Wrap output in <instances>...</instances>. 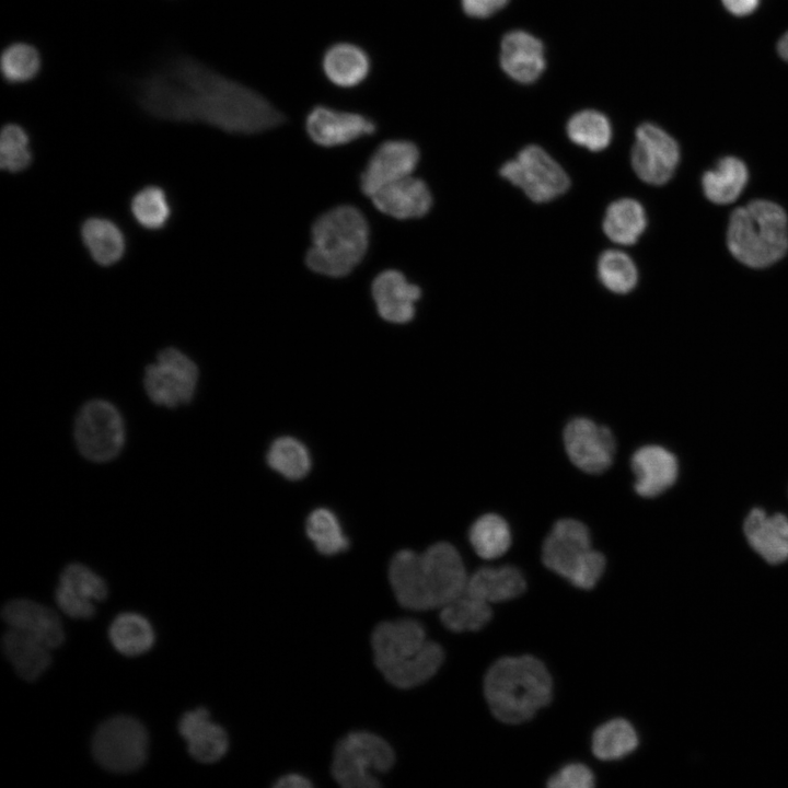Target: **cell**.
I'll list each match as a JSON object with an SVG mask.
<instances>
[{"instance_id": "cell-1", "label": "cell", "mask_w": 788, "mask_h": 788, "mask_svg": "<svg viewBox=\"0 0 788 788\" xmlns=\"http://www.w3.org/2000/svg\"><path fill=\"white\" fill-rule=\"evenodd\" d=\"M136 97L157 118L204 123L233 134H257L283 121L263 95L185 56L139 80Z\"/></svg>"}, {"instance_id": "cell-2", "label": "cell", "mask_w": 788, "mask_h": 788, "mask_svg": "<svg viewBox=\"0 0 788 788\" xmlns=\"http://www.w3.org/2000/svg\"><path fill=\"white\" fill-rule=\"evenodd\" d=\"M467 579L460 553L448 542H437L422 553L402 549L389 566L396 601L414 611L442 609L465 590Z\"/></svg>"}, {"instance_id": "cell-3", "label": "cell", "mask_w": 788, "mask_h": 788, "mask_svg": "<svg viewBox=\"0 0 788 788\" xmlns=\"http://www.w3.org/2000/svg\"><path fill=\"white\" fill-rule=\"evenodd\" d=\"M374 663L384 679L398 688H412L432 677L441 667V646L429 640L416 619L378 624L371 635Z\"/></svg>"}, {"instance_id": "cell-4", "label": "cell", "mask_w": 788, "mask_h": 788, "mask_svg": "<svg viewBox=\"0 0 788 788\" xmlns=\"http://www.w3.org/2000/svg\"><path fill=\"white\" fill-rule=\"evenodd\" d=\"M552 692L548 670L533 656L500 658L484 679V694L491 714L509 725L533 718L551 702Z\"/></svg>"}, {"instance_id": "cell-5", "label": "cell", "mask_w": 788, "mask_h": 788, "mask_svg": "<svg viewBox=\"0 0 788 788\" xmlns=\"http://www.w3.org/2000/svg\"><path fill=\"white\" fill-rule=\"evenodd\" d=\"M368 245L369 227L363 213L350 205L337 206L313 223L305 263L316 274L344 277L359 265Z\"/></svg>"}, {"instance_id": "cell-6", "label": "cell", "mask_w": 788, "mask_h": 788, "mask_svg": "<svg viewBox=\"0 0 788 788\" xmlns=\"http://www.w3.org/2000/svg\"><path fill=\"white\" fill-rule=\"evenodd\" d=\"M727 245L732 256L752 268H764L788 251V218L776 202L757 199L730 216Z\"/></svg>"}, {"instance_id": "cell-7", "label": "cell", "mask_w": 788, "mask_h": 788, "mask_svg": "<svg viewBox=\"0 0 788 788\" xmlns=\"http://www.w3.org/2000/svg\"><path fill=\"white\" fill-rule=\"evenodd\" d=\"M542 561L572 586L589 590L604 573L605 556L592 547L589 528L575 518L556 520L542 544Z\"/></svg>"}, {"instance_id": "cell-8", "label": "cell", "mask_w": 788, "mask_h": 788, "mask_svg": "<svg viewBox=\"0 0 788 788\" xmlns=\"http://www.w3.org/2000/svg\"><path fill=\"white\" fill-rule=\"evenodd\" d=\"M394 762V751L383 738L352 731L334 749L332 775L345 788H375L380 786L375 774L387 772Z\"/></svg>"}, {"instance_id": "cell-9", "label": "cell", "mask_w": 788, "mask_h": 788, "mask_svg": "<svg viewBox=\"0 0 788 788\" xmlns=\"http://www.w3.org/2000/svg\"><path fill=\"white\" fill-rule=\"evenodd\" d=\"M148 732L144 726L129 716H115L105 720L92 740L96 762L114 773H130L147 760Z\"/></svg>"}, {"instance_id": "cell-10", "label": "cell", "mask_w": 788, "mask_h": 788, "mask_svg": "<svg viewBox=\"0 0 788 788\" xmlns=\"http://www.w3.org/2000/svg\"><path fill=\"white\" fill-rule=\"evenodd\" d=\"M499 173L534 202L552 201L570 186L568 174L560 164L535 144L524 147L515 159L502 164Z\"/></svg>"}, {"instance_id": "cell-11", "label": "cell", "mask_w": 788, "mask_h": 788, "mask_svg": "<svg viewBox=\"0 0 788 788\" xmlns=\"http://www.w3.org/2000/svg\"><path fill=\"white\" fill-rule=\"evenodd\" d=\"M74 440L80 453L93 462H107L121 451L125 425L118 409L104 399H92L74 420Z\"/></svg>"}, {"instance_id": "cell-12", "label": "cell", "mask_w": 788, "mask_h": 788, "mask_svg": "<svg viewBox=\"0 0 788 788\" xmlns=\"http://www.w3.org/2000/svg\"><path fill=\"white\" fill-rule=\"evenodd\" d=\"M561 442L570 464L584 474L600 475L613 465L615 436L610 427L589 417L569 419L563 428Z\"/></svg>"}, {"instance_id": "cell-13", "label": "cell", "mask_w": 788, "mask_h": 788, "mask_svg": "<svg viewBox=\"0 0 788 788\" xmlns=\"http://www.w3.org/2000/svg\"><path fill=\"white\" fill-rule=\"evenodd\" d=\"M198 375V368L189 357L176 348H166L146 368L143 386L154 404L174 408L190 403Z\"/></svg>"}, {"instance_id": "cell-14", "label": "cell", "mask_w": 788, "mask_h": 788, "mask_svg": "<svg viewBox=\"0 0 788 788\" xmlns=\"http://www.w3.org/2000/svg\"><path fill=\"white\" fill-rule=\"evenodd\" d=\"M636 175L650 185H663L673 176L680 161V148L674 138L651 123L639 125L630 153Z\"/></svg>"}, {"instance_id": "cell-15", "label": "cell", "mask_w": 788, "mask_h": 788, "mask_svg": "<svg viewBox=\"0 0 788 788\" xmlns=\"http://www.w3.org/2000/svg\"><path fill=\"white\" fill-rule=\"evenodd\" d=\"M419 161V150L408 140H387L371 155L360 177V188L372 196L380 188L413 175Z\"/></svg>"}, {"instance_id": "cell-16", "label": "cell", "mask_w": 788, "mask_h": 788, "mask_svg": "<svg viewBox=\"0 0 788 788\" xmlns=\"http://www.w3.org/2000/svg\"><path fill=\"white\" fill-rule=\"evenodd\" d=\"M107 595L105 581L86 566L78 563L68 565L61 572L55 590L58 607L73 618H90L95 613L93 601Z\"/></svg>"}, {"instance_id": "cell-17", "label": "cell", "mask_w": 788, "mask_h": 788, "mask_svg": "<svg viewBox=\"0 0 788 788\" xmlns=\"http://www.w3.org/2000/svg\"><path fill=\"white\" fill-rule=\"evenodd\" d=\"M305 128L316 144L336 147L373 134L375 125L358 113L316 106L308 114Z\"/></svg>"}, {"instance_id": "cell-18", "label": "cell", "mask_w": 788, "mask_h": 788, "mask_svg": "<svg viewBox=\"0 0 788 788\" xmlns=\"http://www.w3.org/2000/svg\"><path fill=\"white\" fill-rule=\"evenodd\" d=\"M743 532L754 554L770 566L788 561V518L781 513L766 514L753 509L744 520Z\"/></svg>"}, {"instance_id": "cell-19", "label": "cell", "mask_w": 788, "mask_h": 788, "mask_svg": "<svg viewBox=\"0 0 788 788\" xmlns=\"http://www.w3.org/2000/svg\"><path fill=\"white\" fill-rule=\"evenodd\" d=\"M634 491L644 498H653L670 488L677 476V461L661 445L638 448L630 457Z\"/></svg>"}, {"instance_id": "cell-20", "label": "cell", "mask_w": 788, "mask_h": 788, "mask_svg": "<svg viewBox=\"0 0 788 788\" xmlns=\"http://www.w3.org/2000/svg\"><path fill=\"white\" fill-rule=\"evenodd\" d=\"M500 66L512 80L533 83L546 67L543 43L526 31L508 32L500 44Z\"/></svg>"}, {"instance_id": "cell-21", "label": "cell", "mask_w": 788, "mask_h": 788, "mask_svg": "<svg viewBox=\"0 0 788 788\" xmlns=\"http://www.w3.org/2000/svg\"><path fill=\"white\" fill-rule=\"evenodd\" d=\"M379 315L394 324H405L415 316V303L421 296L418 286L407 281L405 276L394 269L380 273L371 286Z\"/></svg>"}, {"instance_id": "cell-22", "label": "cell", "mask_w": 788, "mask_h": 788, "mask_svg": "<svg viewBox=\"0 0 788 788\" xmlns=\"http://www.w3.org/2000/svg\"><path fill=\"white\" fill-rule=\"evenodd\" d=\"M2 618L9 628L23 631L49 648L65 640L61 621L51 609L28 599H14L2 609Z\"/></svg>"}, {"instance_id": "cell-23", "label": "cell", "mask_w": 788, "mask_h": 788, "mask_svg": "<svg viewBox=\"0 0 788 788\" xmlns=\"http://www.w3.org/2000/svg\"><path fill=\"white\" fill-rule=\"evenodd\" d=\"M370 198L378 210L399 220L424 217L432 205L427 184L413 175L380 188Z\"/></svg>"}, {"instance_id": "cell-24", "label": "cell", "mask_w": 788, "mask_h": 788, "mask_svg": "<svg viewBox=\"0 0 788 788\" xmlns=\"http://www.w3.org/2000/svg\"><path fill=\"white\" fill-rule=\"evenodd\" d=\"M178 732L186 740L190 756L198 762L215 763L228 751L227 732L204 707L185 712L178 721Z\"/></svg>"}, {"instance_id": "cell-25", "label": "cell", "mask_w": 788, "mask_h": 788, "mask_svg": "<svg viewBox=\"0 0 788 788\" xmlns=\"http://www.w3.org/2000/svg\"><path fill=\"white\" fill-rule=\"evenodd\" d=\"M526 588L523 573L514 566L483 567L468 577L465 591L489 604L512 600Z\"/></svg>"}, {"instance_id": "cell-26", "label": "cell", "mask_w": 788, "mask_h": 788, "mask_svg": "<svg viewBox=\"0 0 788 788\" xmlns=\"http://www.w3.org/2000/svg\"><path fill=\"white\" fill-rule=\"evenodd\" d=\"M2 649L16 674L28 682L37 680L51 663V648L13 628L4 633Z\"/></svg>"}, {"instance_id": "cell-27", "label": "cell", "mask_w": 788, "mask_h": 788, "mask_svg": "<svg viewBox=\"0 0 788 788\" xmlns=\"http://www.w3.org/2000/svg\"><path fill=\"white\" fill-rule=\"evenodd\" d=\"M323 70L335 85L351 88L367 78L370 60L366 51L357 45L338 43L326 50L323 57Z\"/></svg>"}, {"instance_id": "cell-28", "label": "cell", "mask_w": 788, "mask_h": 788, "mask_svg": "<svg viewBox=\"0 0 788 788\" xmlns=\"http://www.w3.org/2000/svg\"><path fill=\"white\" fill-rule=\"evenodd\" d=\"M749 171L744 162L735 157H725L715 169L706 171L702 187L706 198L717 205L734 201L744 189Z\"/></svg>"}, {"instance_id": "cell-29", "label": "cell", "mask_w": 788, "mask_h": 788, "mask_svg": "<svg viewBox=\"0 0 788 788\" xmlns=\"http://www.w3.org/2000/svg\"><path fill=\"white\" fill-rule=\"evenodd\" d=\"M647 228V216L641 204L631 198L613 201L603 219V232L614 243L633 245Z\"/></svg>"}, {"instance_id": "cell-30", "label": "cell", "mask_w": 788, "mask_h": 788, "mask_svg": "<svg viewBox=\"0 0 788 788\" xmlns=\"http://www.w3.org/2000/svg\"><path fill=\"white\" fill-rule=\"evenodd\" d=\"M468 542L478 557L487 560L499 558L512 544L510 525L499 513L485 512L471 524Z\"/></svg>"}, {"instance_id": "cell-31", "label": "cell", "mask_w": 788, "mask_h": 788, "mask_svg": "<svg viewBox=\"0 0 788 788\" xmlns=\"http://www.w3.org/2000/svg\"><path fill=\"white\" fill-rule=\"evenodd\" d=\"M113 647L128 657L140 656L153 646L154 631L150 622L137 613H121L115 617L108 629Z\"/></svg>"}, {"instance_id": "cell-32", "label": "cell", "mask_w": 788, "mask_h": 788, "mask_svg": "<svg viewBox=\"0 0 788 788\" xmlns=\"http://www.w3.org/2000/svg\"><path fill=\"white\" fill-rule=\"evenodd\" d=\"M639 745L635 727L626 719L616 718L595 729L591 749L602 761H616L631 754Z\"/></svg>"}, {"instance_id": "cell-33", "label": "cell", "mask_w": 788, "mask_h": 788, "mask_svg": "<svg viewBox=\"0 0 788 788\" xmlns=\"http://www.w3.org/2000/svg\"><path fill=\"white\" fill-rule=\"evenodd\" d=\"M493 616L490 604L465 590L440 609V619L454 633L476 631L486 626Z\"/></svg>"}, {"instance_id": "cell-34", "label": "cell", "mask_w": 788, "mask_h": 788, "mask_svg": "<svg viewBox=\"0 0 788 788\" xmlns=\"http://www.w3.org/2000/svg\"><path fill=\"white\" fill-rule=\"evenodd\" d=\"M82 239L93 259L103 266L116 263L124 254L121 231L109 220L88 219L82 225Z\"/></svg>"}, {"instance_id": "cell-35", "label": "cell", "mask_w": 788, "mask_h": 788, "mask_svg": "<svg viewBox=\"0 0 788 788\" xmlns=\"http://www.w3.org/2000/svg\"><path fill=\"white\" fill-rule=\"evenodd\" d=\"M266 460L270 468L291 480L306 476L312 466L308 448L300 440L289 436L273 441Z\"/></svg>"}, {"instance_id": "cell-36", "label": "cell", "mask_w": 788, "mask_h": 788, "mask_svg": "<svg viewBox=\"0 0 788 788\" xmlns=\"http://www.w3.org/2000/svg\"><path fill=\"white\" fill-rule=\"evenodd\" d=\"M566 132L573 143L593 152L604 150L613 135L609 118L595 109L573 114L566 125Z\"/></svg>"}, {"instance_id": "cell-37", "label": "cell", "mask_w": 788, "mask_h": 788, "mask_svg": "<svg viewBox=\"0 0 788 788\" xmlns=\"http://www.w3.org/2000/svg\"><path fill=\"white\" fill-rule=\"evenodd\" d=\"M305 532L316 551L325 556L345 552L349 546L339 519L327 508H317L308 515Z\"/></svg>"}, {"instance_id": "cell-38", "label": "cell", "mask_w": 788, "mask_h": 788, "mask_svg": "<svg viewBox=\"0 0 788 788\" xmlns=\"http://www.w3.org/2000/svg\"><path fill=\"white\" fill-rule=\"evenodd\" d=\"M598 276L607 290L617 294L630 292L638 282V269L634 260L618 250H607L600 255Z\"/></svg>"}, {"instance_id": "cell-39", "label": "cell", "mask_w": 788, "mask_h": 788, "mask_svg": "<svg viewBox=\"0 0 788 788\" xmlns=\"http://www.w3.org/2000/svg\"><path fill=\"white\" fill-rule=\"evenodd\" d=\"M40 67L38 51L32 45L15 43L7 47L1 56V71L10 83L33 79Z\"/></svg>"}, {"instance_id": "cell-40", "label": "cell", "mask_w": 788, "mask_h": 788, "mask_svg": "<svg viewBox=\"0 0 788 788\" xmlns=\"http://www.w3.org/2000/svg\"><path fill=\"white\" fill-rule=\"evenodd\" d=\"M131 212L142 227L147 229L162 228L170 216V207L164 192L155 186L138 192L131 201Z\"/></svg>"}, {"instance_id": "cell-41", "label": "cell", "mask_w": 788, "mask_h": 788, "mask_svg": "<svg viewBox=\"0 0 788 788\" xmlns=\"http://www.w3.org/2000/svg\"><path fill=\"white\" fill-rule=\"evenodd\" d=\"M32 161L28 137L23 128L8 124L0 136V166L9 172L26 169Z\"/></svg>"}, {"instance_id": "cell-42", "label": "cell", "mask_w": 788, "mask_h": 788, "mask_svg": "<svg viewBox=\"0 0 788 788\" xmlns=\"http://www.w3.org/2000/svg\"><path fill=\"white\" fill-rule=\"evenodd\" d=\"M551 788H591L594 786V775L589 767L581 763H571L560 768L547 781Z\"/></svg>"}, {"instance_id": "cell-43", "label": "cell", "mask_w": 788, "mask_h": 788, "mask_svg": "<svg viewBox=\"0 0 788 788\" xmlns=\"http://www.w3.org/2000/svg\"><path fill=\"white\" fill-rule=\"evenodd\" d=\"M508 2L509 0H461L463 11L467 15L478 19L495 14L506 7Z\"/></svg>"}, {"instance_id": "cell-44", "label": "cell", "mask_w": 788, "mask_h": 788, "mask_svg": "<svg viewBox=\"0 0 788 788\" xmlns=\"http://www.w3.org/2000/svg\"><path fill=\"white\" fill-rule=\"evenodd\" d=\"M725 8L734 15H746L752 13L758 5L760 0H721Z\"/></svg>"}, {"instance_id": "cell-45", "label": "cell", "mask_w": 788, "mask_h": 788, "mask_svg": "<svg viewBox=\"0 0 788 788\" xmlns=\"http://www.w3.org/2000/svg\"><path fill=\"white\" fill-rule=\"evenodd\" d=\"M274 786L278 788H310L313 785L305 776L290 773L279 777Z\"/></svg>"}, {"instance_id": "cell-46", "label": "cell", "mask_w": 788, "mask_h": 788, "mask_svg": "<svg viewBox=\"0 0 788 788\" xmlns=\"http://www.w3.org/2000/svg\"><path fill=\"white\" fill-rule=\"evenodd\" d=\"M777 49L780 57L788 61V32L779 39Z\"/></svg>"}]
</instances>
